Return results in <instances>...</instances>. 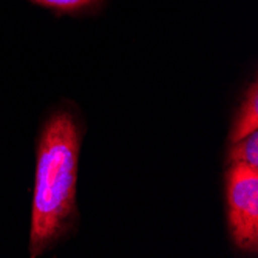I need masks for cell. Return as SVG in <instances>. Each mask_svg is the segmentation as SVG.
<instances>
[{
    "instance_id": "7a4b0ae2",
    "label": "cell",
    "mask_w": 258,
    "mask_h": 258,
    "mask_svg": "<svg viewBox=\"0 0 258 258\" xmlns=\"http://www.w3.org/2000/svg\"><path fill=\"white\" fill-rule=\"evenodd\" d=\"M227 206L232 237L246 252L258 247V169L233 164L227 175Z\"/></svg>"
},
{
    "instance_id": "5b68a950",
    "label": "cell",
    "mask_w": 258,
    "mask_h": 258,
    "mask_svg": "<svg viewBox=\"0 0 258 258\" xmlns=\"http://www.w3.org/2000/svg\"><path fill=\"white\" fill-rule=\"evenodd\" d=\"M34 2L50 7L54 10H62V11H72V10H79L84 7H88L91 4H95L96 0H34Z\"/></svg>"
},
{
    "instance_id": "6da1fadb",
    "label": "cell",
    "mask_w": 258,
    "mask_h": 258,
    "mask_svg": "<svg viewBox=\"0 0 258 258\" xmlns=\"http://www.w3.org/2000/svg\"><path fill=\"white\" fill-rule=\"evenodd\" d=\"M79 128L70 113H57L45 125L36 164L30 252L48 249L76 215Z\"/></svg>"
},
{
    "instance_id": "277c9868",
    "label": "cell",
    "mask_w": 258,
    "mask_h": 258,
    "mask_svg": "<svg viewBox=\"0 0 258 258\" xmlns=\"http://www.w3.org/2000/svg\"><path fill=\"white\" fill-rule=\"evenodd\" d=\"M230 159L235 164L258 169V130L233 143Z\"/></svg>"
},
{
    "instance_id": "3957f363",
    "label": "cell",
    "mask_w": 258,
    "mask_h": 258,
    "mask_svg": "<svg viewBox=\"0 0 258 258\" xmlns=\"http://www.w3.org/2000/svg\"><path fill=\"white\" fill-rule=\"evenodd\" d=\"M256 130H258V91H256V84H253L250 91L247 93L246 101L241 105L235 127L232 130V143H237V141L246 138L247 135Z\"/></svg>"
}]
</instances>
